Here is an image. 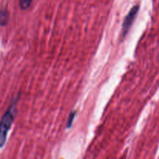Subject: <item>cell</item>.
Segmentation results:
<instances>
[{
    "label": "cell",
    "mask_w": 159,
    "mask_h": 159,
    "mask_svg": "<svg viewBox=\"0 0 159 159\" xmlns=\"http://www.w3.org/2000/svg\"><path fill=\"white\" fill-rule=\"evenodd\" d=\"M16 99L12 100L0 121V148L4 146L7 138L8 132L10 130L15 119L16 114Z\"/></svg>",
    "instance_id": "6da1fadb"
},
{
    "label": "cell",
    "mask_w": 159,
    "mask_h": 159,
    "mask_svg": "<svg viewBox=\"0 0 159 159\" xmlns=\"http://www.w3.org/2000/svg\"><path fill=\"white\" fill-rule=\"evenodd\" d=\"M139 11V6L136 5V6H133L132 9H130V12H128L127 16H126L125 19L124 20L122 26V37H124L128 33L129 30L131 27L132 24H133L135 18H136L137 15Z\"/></svg>",
    "instance_id": "7a4b0ae2"
},
{
    "label": "cell",
    "mask_w": 159,
    "mask_h": 159,
    "mask_svg": "<svg viewBox=\"0 0 159 159\" xmlns=\"http://www.w3.org/2000/svg\"><path fill=\"white\" fill-rule=\"evenodd\" d=\"M9 15L8 11L6 9H1L0 10V25L1 26H5L7 24L8 21H9Z\"/></svg>",
    "instance_id": "3957f363"
},
{
    "label": "cell",
    "mask_w": 159,
    "mask_h": 159,
    "mask_svg": "<svg viewBox=\"0 0 159 159\" xmlns=\"http://www.w3.org/2000/svg\"><path fill=\"white\" fill-rule=\"evenodd\" d=\"M33 0H20V7L22 9H27L32 4Z\"/></svg>",
    "instance_id": "277c9868"
},
{
    "label": "cell",
    "mask_w": 159,
    "mask_h": 159,
    "mask_svg": "<svg viewBox=\"0 0 159 159\" xmlns=\"http://www.w3.org/2000/svg\"><path fill=\"white\" fill-rule=\"evenodd\" d=\"M75 115H76L75 111L70 113L69 117H68V122H67V127H68V128H70V127H71V125H72V123L73 121H74L75 117Z\"/></svg>",
    "instance_id": "5b68a950"
}]
</instances>
